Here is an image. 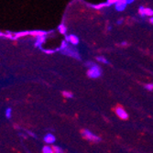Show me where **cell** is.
I'll return each instance as SVG.
<instances>
[{
	"mask_svg": "<svg viewBox=\"0 0 153 153\" xmlns=\"http://www.w3.org/2000/svg\"><path fill=\"white\" fill-rule=\"evenodd\" d=\"M101 75H102V69L95 63L89 68V70L87 72V76L92 79H96L100 77Z\"/></svg>",
	"mask_w": 153,
	"mask_h": 153,
	"instance_id": "6da1fadb",
	"label": "cell"
},
{
	"mask_svg": "<svg viewBox=\"0 0 153 153\" xmlns=\"http://www.w3.org/2000/svg\"><path fill=\"white\" fill-rule=\"evenodd\" d=\"M41 51H42L43 52H45L46 54H52L56 51V50H45V49H41Z\"/></svg>",
	"mask_w": 153,
	"mask_h": 153,
	"instance_id": "7402d4cb",
	"label": "cell"
},
{
	"mask_svg": "<svg viewBox=\"0 0 153 153\" xmlns=\"http://www.w3.org/2000/svg\"><path fill=\"white\" fill-rule=\"evenodd\" d=\"M42 153H54V151H53V149L51 146L46 145V146H44L42 148Z\"/></svg>",
	"mask_w": 153,
	"mask_h": 153,
	"instance_id": "8fae6325",
	"label": "cell"
},
{
	"mask_svg": "<svg viewBox=\"0 0 153 153\" xmlns=\"http://www.w3.org/2000/svg\"><path fill=\"white\" fill-rule=\"evenodd\" d=\"M65 40L67 41V42H70V37H69L68 35H65Z\"/></svg>",
	"mask_w": 153,
	"mask_h": 153,
	"instance_id": "603a6c76",
	"label": "cell"
},
{
	"mask_svg": "<svg viewBox=\"0 0 153 153\" xmlns=\"http://www.w3.org/2000/svg\"><path fill=\"white\" fill-rule=\"evenodd\" d=\"M11 113H12V109L10 107L7 108L6 111H5V116L7 118H10L11 117Z\"/></svg>",
	"mask_w": 153,
	"mask_h": 153,
	"instance_id": "e0dca14e",
	"label": "cell"
},
{
	"mask_svg": "<svg viewBox=\"0 0 153 153\" xmlns=\"http://www.w3.org/2000/svg\"><path fill=\"white\" fill-rule=\"evenodd\" d=\"M82 135L83 137L86 138V140H90V141H93V142H99V141H101V137H99L98 136L94 135V133H92L88 129H83L82 131Z\"/></svg>",
	"mask_w": 153,
	"mask_h": 153,
	"instance_id": "7a4b0ae2",
	"label": "cell"
},
{
	"mask_svg": "<svg viewBox=\"0 0 153 153\" xmlns=\"http://www.w3.org/2000/svg\"><path fill=\"white\" fill-rule=\"evenodd\" d=\"M69 47V44H68V42L66 40H62V45H61V47H60V51H63V50H65L66 48H68Z\"/></svg>",
	"mask_w": 153,
	"mask_h": 153,
	"instance_id": "9a60e30c",
	"label": "cell"
},
{
	"mask_svg": "<svg viewBox=\"0 0 153 153\" xmlns=\"http://www.w3.org/2000/svg\"><path fill=\"white\" fill-rule=\"evenodd\" d=\"M96 60L98 61V62H102V63H105V64H108V63H109V62H108L105 57H103V56H98V57H96Z\"/></svg>",
	"mask_w": 153,
	"mask_h": 153,
	"instance_id": "5bb4252c",
	"label": "cell"
},
{
	"mask_svg": "<svg viewBox=\"0 0 153 153\" xmlns=\"http://www.w3.org/2000/svg\"><path fill=\"white\" fill-rule=\"evenodd\" d=\"M15 35V37L18 39L19 37H23V36H26V35H30V31H21V32H18L16 34H14Z\"/></svg>",
	"mask_w": 153,
	"mask_h": 153,
	"instance_id": "4fadbf2b",
	"label": "cell"
},
{
	"mask_svg": "<svg viewBox=\"0 0 153 153\" xmlns=\"http://www.w3.org/2000/svg\"><path fill=\"white\" fill-rule=\"evenodd\" d=\"M123 21H124V19H118V21H117V23L118 25H121V24L123 23Z\"/></svg>",
	"mask_w": 153,
	"mask_h": 153,
	"instance_id": "cb8c5ba5",
	"label": "cell"
},
{
	"mask_svg": "<svg viewBox=\"0 0 153 153\" xmlns=\"http://www.w3.org/2000/svg\"><path fill=\"white\" fill-rule=\"evenodd\" d=\"M121 45H122V46H126V45H127V42H125V41H124V42L121 43Z\"/></svg>",
	"mask_w": 153,
	"mask_h": 153,
	"instance_id": "484cf974",
	"label": "cell"
},
{
	"mask_svg": "<svg viewBox=\"0 0 153 153\" xmlns=\"http://www.w3.org/2000/svg\"><path fill=\"white\" fill-rule=\"evenodd\" d=\"M46 40V36H42V37H37V39L35 41V44L34 46L37 47V48H39L40 50L42 49L41 48V45H42Z\"/></svg>",
	"mask_w": 153,
	"mask_h": 153,
	"instance_id": "52a82bcc",
	"label": "cell"
},
{
	"mask_svg": "<svg viewBox=\"0 0 153 153\" xmlns=\"http://www.w3.org/2000/svg\"><path fill=\"white\" fill-rule=\"evenodd\" d=\"M116 114L121 119H127L128 117V115L126 112V110H125L124 108H122V107H120V106H118V107L116 108Z\"/></svg>",
	"mask_w": 153,
	"mask_h": 153,
	"instance_id": "277c9868",
	"label": "cell"
},
{
	"mask_svg": "<svg viewBox=\"0 0 153 153\" xmlns=\"http://www.w3.org/2000/svg\"><path fill=\"white\" fill-rule=\"evenodd\" d=\"M62 95H63L64 97H66V98H72V97L74 96V94H73L71 92H67V91L62 92Z\"/></svg>",
	"mask_w": 153,
	"mask_h": 153,
	"instance_id": "ac0fdd59",
	"label": "cell"
},
{
	"mask_svg": "<svg viewBox=\"0 0 153 153\" xmlns=\"http://www.w3.org/2000/svg\"><path fill=\"white\" fill-rule=\"evenodd\" d=\"M52 149H53L54 153H63V150L58 146H54V147H52Z\"/></svg>",
	"mask_w": 153,
	"mask_h": 153,
	"instance_id": "ffe728a7",
	"label": "cell"
},
{
	"mask_svg": "<svg viewBox=\"0 0 153 153\" xmlns=\"http://www.w3.org/2000/svg\"><path fill=\"white\" fill-rule=\"evenodd\" d=\"M145 89L149 90V91H152L153 90V83H147V85H144Z\"/></svg>",
	"mask_w": 153,
	"mask_h": 153,
	"instance_id": "44dd1931",
	"label": "cell"
},
{
	"mask_svg": "<svg viewBox=\"0 0 153 153\" xmlns=\"http://www.w3.org/2000/svg\"><path fill=\"white\" fill-rule=\"evenodd\" d=\"M133 2H134L133 0H127V3H128V4H132Z\"/></svg>",
	"mask_w": 153,
	"mask_h": 153,
	"instance_id": "d4e9b609",
	"label": "cell"
},
{
	"mask_svg": "<svg viewBox=\"0 0 153 153\" xmlns=\"http://www.w3.org/2000/svg\"><path fill=\"white\" fill-rule=\"evenodd\" d=\"M58 30H59V32H60L61 34L65 35V34H66V31H67V29H66L65 25H64V24L59 25V27H58Z\"/></svg>",
	"mask_w": 153,
	"mask_h": 153,
	"instance_id": "30bf717a",
	"label": "cell"
},
{
	"mask_svg": "<svg viewBox=\"0 0 153 153\" xmlns=\"http://www.w3.org/2000/svg\"><path fill=\"white\" fill-rule=\"evenodd\" d=\"M43 140H44V142L47 143V144H53L55 142V140H56V137H54V135L49 133L44 137Z\"/></svg>",
	"mask_w": 153,
	"mask_h": 153,
	"instance_id": "8992f818",
	"label": "cell"
},
{
	"mask_svg": "<svg viewBox=\"0 0 153 153\" xmlns=\"http://www.w3.org/2000/svg\"><path fill=\"white\" fill-rule=\"evenodd\" d=\"M145 9H146V7H144L143 6H140V8H138V13L140 14V16H141V17H145V16H146V14H145Z\"/></svg>",
	"mask_w": 153,
	"mask_h": 153,
	"instance_id": "2e32d148",
	"label": "cell"
},
{
	"mask_svg": "<svg viewBox=\"0 0 153 153\" xmlns=\"http://www.w3.org/2000/svg\"><path fill=\"white\" fill-rule=\"evenodd\" d=\"M149 21H150V23H152V24H153V17H152V18H150Z\"/></svg>",
	"mask_w": 153,
	"mask_h": 153,
	"instance_id": "4316f807",
	"label": "cell"
},
{
	"mask_svg": "<svg viewBox=\"0 0 153 153\" xmlns=\"http://www.w3.org/2000/svg\"><path fill=\"white\" fill-rule=\"evenodd\" d=\"M92 7L95 9H101L105 7H109V5L105 2V3H101V4H98V5H92Z\"/></svg>",
	"mask_w": 153,
	"mask_h": 153,
	"instance_id": "7c38bea8",
	"label": "cell"
},
{
	"mask_svg": "<svg viewBox=\"0 0 153 153\" xmlns=\"http://www.w3.org/2000/svg\"><path fill=\"white\" fill-rule=\"evenodd\" d=\"M145 14H146V16H149V17L152 18V16H153V10L150 9V8H149V7H146Z\"/></svg>",
	"mask_w": 153,
	"mask_h": 153,
	"instance_id": "d6986e66",
	"label": "cell"
},
{
	"mask_svg": "<svg viewBox=\"0 0 153 153\" xmlns=\"http://www.w3.org/2000/svg\"><path fill=\"white\" fill-rule=\"evenodd\" d=\"M62 53L64 54V55H67V56H70V57H74L77 60H80L81 57H80V53L78 52V51L72 47V46H69L68 48H66L65 50L62 51Z\"/></svg>",
	"mask_w": 153,
	"mask_h": 153,
	"instance_id": "3957f363",
	"label": "cell"
},
{
	"mask_svg": "<svg viewBox=\"0 0 153 153\" xmlns=\"http://www.w3.org/2000/svg\"><path fill=\"white\" fill-rule=\"evenodd\" d=\"M48 33H49V32L43 31V30H32V31H30V35H31V36H36V37L46 36Z\"/></svg>",
	"mask_w": 153,
	"mask_h": 153,
	"instance_id": "ba28073f",
	"label": "cell"
},
{
	"mask_svg": "<svg viewBox=\"0 0 153 153\" xmlns=\"http://www.w3.org/2000/svg\"><path fill=\"white\" fill-rule=\"evenodd\" d=\"M127 0H118V2L115 5V7L117 11H123L127 7Z\"/></svg>",
	"mask_w": 153,
	"mask_h": 153,
	"instance_id": "5b68a950",
	"label": "cell"
},
{
	"mask_svg": "<svg viewBox=\"0 0 153 153\" xmlns=\"http://www.w3.org/2000/svg\"><path fill=\"white\" fill-rule=\"evenodd\" d=\"M69 37H70V43H72V45H77L79 43V38L76 35L71 34Z\"/></svg>",
	"mask_w": 153,
	"mask_h": 153,
	"instance_id": "9c48e42d",
	"label": "cell"
}]
</instances>
